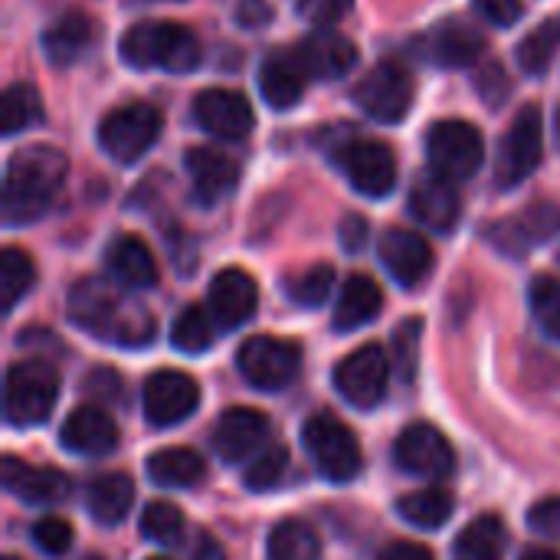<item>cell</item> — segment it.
Listing matches in <instances>:
<instances>
[{
	"label": "cell",
	"mask_w": 560,
	"mask_h": 560,
	"mask_svg": "<svg viewBox=\"0 0 560 560\" xmlns=\"http://www.w3.org/2000/svg\"><path fill=\"white\" fill-rule=\"evenodd\" d=\"M285 469H289V450L285 446H269V450L253 456V463L243 472V482H246L249 492H266L285 476Z\"/></svg>",
	"instance_id": "b9f144b4"
},
{
	"label": "cell",
	"mask_w": 560,
	"mask_h": 560,
	"mask_svg": "<svg viewBox=\"0 0 560 560\" xmlns=\"http://www.w3.org/2000/svg\"><path fill=\"white\" fill-rule=\"evenodd\" d=\"M210 315L197 305H187L184 312H177L174 325H171V345L184 354H203L213 341V328H210Z\"/></svg>",
	"instance_id": "74e56055"
},
{
	"label": "cell",
	"mask_w": 560,
	"mask_h": 560,
	"mask_svg": "<svg viewBox=\"0 0 560 560\" xmlns=\"http://www.w3.org/2000/svg\"><path fill=\"white\" fill-rule=\"evenodd\" d=\"M522 560H560L558 551H545V548H532V551H525Z\"/></svg>",
	"instance_id": "11a10c76"
},
{
	"label": "cell",
	"mask_w": 560,
	"mask_h": 560,
	"mask_svg": "<svg viewBox=\"0 0 560 560\" xmlns=\"http://www.w3.org/2000/svg\"><path fill=\"white\" fill-rule=\"evenodd\" d=\"M377 256H381V266L387 269V276L404 289L420 285L433 269V249L413 230H387L381 236Z\"/></svg>",
	"instance_id": "e0dca14e"
},
{
	"label": "cell",
	"mask_w": 560,
	"mask_h": 560,
	"mask_svg": "<svg viewBox=\"0 0 560 560\" xmlns=\"http://www.w3.org/2000/svg\"><path fill=\"white\" fill-rule=\"evenodd\" d=\"M236 20L246 26V30H259L272 20V7L269 0H240L236 3Z\"/></svg>",
	"instance_id": "f907efd6"
},
{
	"label": "cell",
	"mask_w": 560,
	"mask_h": 560,
	"mask_svg": "<svg viewBox=\"0 0 560 560\" xmlns=\"http://www.w3.org/2000/svg\"><path fill=\"white\" fill-rule=\"evenodd\" d=\"M105 266L112 272V279L125 289H151L158 282V259L148 249V243L141 236L121 233L112 240L108 253H105Z\"/></svg>",
	"instance_id": "484cf974"
},
{
	"label": "cell",
	"mask_w": 560,
	"mask_h": 560,
	"mask_svg": "<svg viewBox=\"0 0 560 560\" xmlns=\"http://www.w3.org/2000/svg\"><path fill=\"white\" fill-rule=\"evenodd\" d=\"M203 459L194 453V450H184V446H167V450H158L148 456L144 463V472L154 486L161 489H190L203 479Z\"/></svg>",
	"instance_id": "4dcf8cb0"
},
{
	"label": "cell",
	"mask_w": 560,
	"mask_h": 560,
	"mask_svg": "<svg viewBox=\"0 0 560 560\" xmlns=\"http://www.w3.org/2000/svg\"><path fill=\"white\" fill-rule=\"evenodd\" d=\"M161 135V112L148 102H131L112 108L98 125V144L118 164H135L151 151Z\"/></svg>",
	"instance_id": "52a82bcc"
},
{
	"label": "cell",
	"mask_w": 560,
	"mask_h": 560,
	"mask_svg": "<svg viewBox=\"0 0 560 560\" xmlns=\"http://www.w3.org/2000/svg\"><path fill=\"white\" fill-rule=\"evenodd\" d=\"M560 230V210L555 203H535L525 213L502 220L495 226H489V240L495 243V249L509 253V256H522L528 249H535L538 243L551 240Z\"/></svg>",
	"instance_id": "44dd1931"
},
{
	"label": "cell",
	"mask_w": 560,
	"mask_h": 560,
	"mask_svg": "<svg viewBox=\"0 0 560 560\" xmlns=\"http://www.w3.org/2000/svg\"><path fill=\"white\" fill-rule=\"evenodd\" d=\"M558 144H560V112H558Z\"/></svg>",
	"instance_id": "9f6ffc18"
},
{
	"label": "cell",
	"mask_w": 560,
	"mask_h": 560,
	"mask_svg": "<svg viewBox=\"0 0 560 560\" xmlns=\"http://www.w3.org/2000/svg\"><path fill=\"white\" fill-rule=\"evenodd\" d=\"M541 151H545V115L538 105H525L502 138V154L495 167L499 187L512 190L525 177H532L535 167L541 164Z\"/></svg>",
	"instance_id": "9c48e42d"
},
{
	"label": "cell",
	"mask_w": 560,
	"mask_h": 560,
	"mask_svg": "<svg viewBox=\"0 0 560 560\" xmlns=\"http://www.w3.org/2000/svg\"><path fill=\"white\" fill-rule=\"evenodd\" d=\"M187 174L194 184V200L200 207H213L220 203L240 180V167L230 154L217 151V148H190L187 158Z\"/></svg>",
	"instance_id": "7402d4cb"
},
{
	"label": "cell",
	"mask_w": 560,
	"mask_h": 560,
	"mask_svg": "<svg viewBox=\"0 0 560 560\" xmlns=\"http://www.w3.org/2000/svg\"><path fill=\"white\" fill-rule=\"evenodd\" d=\"M354 0H299V16L315 23V26H331L338 23Z\"/></svg>",
	"instance_id": "bcb514c9"
},
{
	"label": "cell",
	"mask_w": 560,
	"mask_h": 560,
	"mask_svg": "<svg viewBox=\"0 0 560 560\" xmlns=\"http://www.w3.org/2000/svg\"><path fill=\"white\" fill-rule=\"evenodd\" d=\"M427 158H430L433 174H440L453 184L469 180L482 167V158H486L482 131L463 118L436 121L427 135Z\"/></svg>",
	"instance_id": "8992f818"
},
{
	"label": "cell",
	"mask_w": 560,
	"mask_h": 560,
	"mask_svg": "<svg viewBox=\"0 0 560 560\" xmlns=\"http://www.w3.org/2000/svg\"><path fill=\"white\" fill-rule=\"evenodd\" d=\"M384 295L381 285L371 276H348V282L341 285V299L335 305V331H358L361 325L374 322L381 315Z\"/></svg>",
	"instance_id": "f1b7e54d"
},
{
	"label": "cell",
	"mask_w": 560,
	"mask_h": 560,
	"mask_svg": "<svg viewBox=\"0 0 560 560\" xmlns=\"http://www.w3.org/2000/svg\"><path fill=\"white\" fill-rule=\"evenodd\" d=\"M354 102L374 121H400L413 105V75L397 59H384L354 85Z\"/></svg>",
	"instance_id": "8fae6325"
},
{
	"label": "cell",
	"mask_w": 560,
	"mask_h": 560,
	"mask_svg": "<svg viewBox=\"0 0 560 560\" xmlns=\"http://www.w3.org/2000/svg\"><path fill=\"white\" fill-rule=\"evenodd\" d=\"M266 558L269 560H318L322 558V541L318 535L299 522V518H289V522H279L266 541Z\"/></svg>",
	"instance_id": "836d02e7"
},
{
	"label": "cell",
	"mask_w": 560,
	"mask_h": 560,
	"mask_svg": "<svg viewBox=\"0 0 560 560\" xmlns=\"http://www.w3.org/2000/svg\"><path fill=\"white\" fill-rule=\"evenodd\" d=\"M420 338H423V322L420 318H407L397 331H394V368L400 371V381H413L417 364H420Z\"/></svg>",
	"instance_id": "7bdbcfd3"
},
{
	"label": "cell",
	"mask_w": 560,
	"mask_h": 560,
	"mask_svg": "<svg viewBox=\"0 0 560 560\" xmlns=\"http://www.w3.org/2000/svg\"><path fill=\"white\" fill-rule=\"evenodd\" d=\"M528 528L541 538L560 541V495L535 502V509L528 512Z\"/></svg>",
	"instance_id": "f6af8a7d"
},
{
	"label": "cell",
	"mask_w": 560,
	"mask_h": 560,
	"mask_svg": "<svg viewBox=\"0 0 560 560\" xmlns=\"http://www.w3.org/2000/svg\"><path fill=\"white\" fill-rule=\"evenodd\" d=\"M207 308L220 331H236L259 308V285L246 269H220L207 289Z\"/></svg>",
	"instance_id": "9a60e30c"
},
{
	"label": "cell",
	"mask_w": 560,
	"mask_h": 560,
	"mask_svg": "<svg viewBox=\"0 0 560 560\" xmlns=\"http://www.w3.org/2000/svg\"><path fill=\"white\" fill-rule=\"evenodd\" d=\"M30 535H33V545L43 555H49V558H59V555H66L72 548V525L62 522V518H56V515L39 518Z\"/></svg>",
	"instance_id": "ee69618b"
},
{
	"label": "cell",
	"mask_w": 560,
	"mask_h": 560,
	"mask_svg": "<svg viewBox=\"0 0 560 560\" xmlns=\"http://www.w3.org/2000/svg\"><path fill=\"white\" fill-rule=\"evenodd\" d=\"M194 118L207 135L223 141H240L253 131V105L233 89H207L194 98Z\"/></svg>",
	"instance_id": "2e32d148"
},
{
	"label": "cell",
	"mask_w": 560,
	"mask_h": 560,
	"mask_svg": "<svg viewBox=\"0 0 560 560\" xmlns=\"http://www.w3.org/2000/svg\"><path fill=\"white\" fill-rule=\"evenodd\" d=\"M305 75L308 72L302 69L299 52L276 49L259 69V92L276 112H285V108L299 105V98L305 95Z\"/></svg>",
	"instance_id": "83f0119b"
},
{
	"label": "cell",
	"mask_w": 560,
	"mask_h": 560,
	"mask_svg": "<svg viewBox=\"0 0 560 560\" xmlns=\"http://www.w3.org/2000/svg\"><path fill=\"white\" fill-rule=\"evenodd\" d=\"M410 213L433 233H450L459 223L463 200L453 187V180L433 174L413 184L410 190Z\"/></svg>",
	"instance_id": "d4e9b609"
},
{
	"label": "cell",
	"mask_w": 560,
	"mask_h": 560,
	"mask_svg": "<svg viewBox=\"0 0 560 560\" xmlns=\"http://www.w3.org/2000/svg\"><path fill=\"white\" fill-rule=\"evenodd\" d=\"M377 560H433V555L423 548V545H413V541H394V545H387Z\"/></svg>",
	"instance_id": "f5cc1de1"
},
{
	"label": "cell",
	"mask_w": 560,
	"mask_h": 560,
	"mask_svg": "<svg viewBox=\"0 0 560 560\" xmlns=\"http://www.w3.org/2000/svg\"><path fill=\"white\" fill-rule=\"evenodd\" d=\"M66 312L72 325H79L85 335L121 345V348H141L154 338V318L141 302L125 299L112 282L105 279H82L69 289Z\"/></svg>",
	"instance_id": "6da1fadb"
},
{
	"label": "cell",
	"mask_w": 560,
	"mask_h": 560,
	"mask_svg": "<svg viewBox=\"0 0 560 560\" xmlns=\"http://www.w3.org/2000/svg\"><path fill=\"white\" fill-rule=\"evenodd\" d=\"M341 243H345L348 253H361L368 246V220L358 217V213L345 217L341 220Z\"/></svg>",
	"instance_id": "816d5d0a"
},
{
	"label": "cell",
	"mask_w": 560,
	"mask_h": 560,
	"mask_svg": "<svg viewBox=\"0 0 560 560\" xmlns=\"http://www.w3.org/2000/svg\"><path fill=\"white\" fill-rule=\"evenodd\" d=\"M121 59L135 69L190 72L203 59L200 36L174 20H141L121 36Z\"/></svg>",
	"instance_id": "3957f363"
},
{
	"label": "cell",
	"mask_w": 560,
	"mask_h": 560,
	"mask_svg": "<svg viewBox=\"0 0 560 560\" xmlns=\"http://www.w3.org/2000/svg\"><path fill=\"white\" fill-rule=\"evenodd\" d=\"M236 368L246 377V384H253L259 390H282L299 377L302 348L295 341H285V338L256 335L240 348Z\"/></svg>",
	"instance_id": "ba28073f"
},
{
	"label": "cell",
	"mask_w": 560,
	"mask_h": 560,
	"mask_svg": "<svg viewBox=\"0 0 560 560\" xmlns=\"http://www.w3.org/2000/svg\"><path fill=\"white\" fill-rule=\"evenodd\" d=\"M335 161L364 197H387L397 187V158L384 141L351 138L335 151Z\"/></svg>",
	"instance_id": "7c38bea8"
},
{
	"label": "cell",
	"mask_w": 560,
	"mask_h": 560,
	"mask_svg": "<svg viewBox=\"0 0 560 560\" xmlns=\"http://www.w3.org/2000/svg\"><path fill=\"white\" fill-rule=\"evenodd\" d=\"M66 154L49 148V144H33L23 148L10 158L7 164V180H3V217L7 223H33L39 220L52 197L66 184Z\"/></svg>",
	"instance_id": "7a4b0ae2"
},
{
	"label": "cell",
	"mask_w": 560,
	"mask_h": 560,
	"mask_svg": "<svg viewBox=\"0 0 560 560\" xmlns=\"http://www.w3.org/2000/svg\"><path fill=\"white\" fill-rule=\"evenodd\" d=\"M3 489L26 505H59L69 499L72 482L66 472L49 466H30L16 456L3 459Z\"/></svg>",
	"instance_id": "ffe728a7"
},
{
	"label": "cell",
	"mask_w": 560,
	"mask_h": 560,
	"mask_svg": "<svg viewBox=\"0 0 560 560\" xmlns=\"http://www.w3.org/2000/svg\"><path fill=\"white\" fill-rule=\"evenodd\" d=\"M59 400V374L46 361H20L3 381V417L10 427H39Z\"/></svg>",
	"instance_id": "5b68a950"
},
{
	"label": "cell",
	"mask_w": 560,
	"mask_h": 560,
	"mask_svg": "<svg viewBox=\"0 0 560 560\" xmlns=\"http://www.w3.org/2000/svg\"><path fill=\"white\" fill-rule=\"evenodd\" d=\"M197 407H200V387H197V381L190 374L164 368V371H154L144 381L141 410H144V420L151 427H158V430L177 427L187 417H194Z\"/></svg>",
	"instance_id": "4fadbf2b"
},
{
	"label": "cell",
	"mask_w": 560,
	"mask_h": 560,
	"mask_svg": "<svg viewBox=\"0 0 560 560\" xmlns=\"http://www.w3.org/2000/svg\"><path fill=\"white\" fill-rule=\"evenodd\" d=\"M141 535L158 545H177L184 535V515L171 502H151L141 512Z\"/></svg>",
	"instance_id": "60d3db41"
},
{
	"label": "cell",
	"mask_w": 560,
	"mask_h": 560,
	"mask_svg": "<svg viewBox=\"0 0 560 560\" xmlns=\"http://www.w3.org/2000/svg\"><path fill=\"white\" fill-rule=\"evenodd\" d=\"M33 282H36L33 259L23 249L7 246L3 256H0V299H3V312H13L16 302L33 289Z\"/></svg>",
	"instance_id": "d590c367"
},
{
	"label": "cell",
	"mask_w": 560,
	"mask_h": 560,
	"mask_svg": "<svg viewBox=\"0 0 560 560\" xmlns=\"http://www.w3.org/2000/svg\"><path fill=\"white\" fill-rule=\"evenodd\" d=\"M302 443H305V453L312 456L318 476L335 482V486L354 482L361 476V469H364L358 436L335 413L308 417L305 430H302Z\"/></svg>",
	"instance_id": "277c9868"
},
{
	"label": "cell",
	"mask_w": 560,
	"mask_h": 560,
	"mask_svg": "<svg viewBox=\"0 0 560 560\" xmlns=\"http://www.w3.org/2000/svg\"><path fill=\"white\" fill-rule=\"evenodd\" d=\"M85 390L95 397V400H105V404H115L118 397H121V381H118V374L115 371H92L89 374V381H85Z\"/></svg>",
	"instance_id": "c3c4849f"
},
{
	"label": "cell",
	"mask_w": 560,
	"mask_h": 560,
	"mask_svg": "<svg viewBox=\"0 0 560 560\" xmlns=\"http://www.w3.org/2000/svg\"><path fill=\"white\" fill-rule=\"evenodd\" d=\"M295 52H299L302 69L312 79H322V82H335V79L348 75L354 69V62H358V46L348 36L331 33V30L305 36Z\"/></svg>",
	"instance_id": "603a6c76"
},
{
	"label": "cell",
	"mask_w": 560,
	"mask_h": 560,
	"mask_svg": "<svg viewBox=\"0 0 560 560\" xmlns=\"http://www.w3.org/2000/svg\"><path fill=\"white\" fill-rule=\"evenodd\" d=\"M486 49V36L476 23L463 20V16H450L440 20L427 36H423V56L436 66H450V69H463L472 66Z\"/></svg>",
	"instance_id": "d6986e66"
},
{
	"label": "cell",
	"mask_w": 560,
	"mask_h": 560,
	"mask_svg": "<svg viewBox=\"0 0 560 560\" xmlns=\"http://www.w3.org/2000/svg\"><path fill=\"white\" fill-rule=\"evenodd\" d=\"M394 463L417 479H446L453 472V446L433 423H410L394 443Z\"/></svg>",
	"instance_id": "5bb4252c"
},
{
	"label": "cell",
	"mask_w": 560,
	"mask_h": 560,
	"mask_svg": "<svg viewBox=\"0 0 560 560\" xmlns=\"http://www.w3.org/2000/svg\"><path fill=\"white\" fill-rule=\"evenodd\" d=\"M59 443L75 456L98 459V456H108L118 446V430H115V420L105 410L79 407V410H72L66 417V423L59 430Z\"/></svg>",
	"instance_id": "cb8c5ba5"
},
{
	"label": "cell",
	"mask_w": 560,
	"mask_h": 560,
	"mask_svg": "<svg viewBox=\"0 0 560 560\" xmlns=\"http://www.w3.org/2000/svg\"><path fill=\"white\" fill-rule=\"evenodd\" d=\"M560 49V16L541 20L522 43H518V66L528 75H545Z\"/></svg>",
	"instance_id": "e575fe53"
},
{
	"label": "cell",
	"mask_w": 560,
	"mask_h": 560,
	"mask_svg": "<svg viewBox=\"0 0 560 560\" xmlns=\"http://www.w3.org/2000/svg\"><path fill=\"white\" fill-rule=\"evenodd\" d=\"M528 299H532V315L541 325V331L548 338L560 341V279H555V276H538L532 282Z\"/></svg>",
	"instance_id": "ab89813d"
},
{
	"label": "cell",
	"mask_w": 560,
	"mask_h": 560,
	"mask_svg": "<svg viewBox=\"0 0 560 560\" xmlns=\"http://www.w3.org/2000/svg\"><path fill=\"white\" fill-rule=\"evenodd\" d=\"M3 560H20V558H13V555H10V558H3Z\"/></svg>",
	"instance_id": "6f0895ef"
},
{
	"label": "cell",
	"mask_w": 560,
	"mask_h": 560,
	"mask_svg": "<svg viewBox=\"0 0 560 560\" xmlns=\"http://www.w3.org/2000/svg\"><path fill=\"white\" fill-rule=\"evenodd\" d=\"M476 10L495 26H512L522 16V0H476Z\"/></svg>",
	"instance_id": "7dc6e473"
},
{
	"label": "cell",
	"mask_w": 560,
	"mask_h": 560,
	"mask_svg": "<svg viewBox=\"0 0 560 560\" xmlns=\"http://www.w3.org/2000/svg\"><path fill=\"white\" fill-rule=\"evenodd\" d=\"M269 436V420L253 407H233L220 413L213 427V453L223 463H243L256 453H262V443Z\"/></svg>",
	"instance_id": "ac0fdd59"
},
{
	"label": "cell",
	"mask_w": 560,
	"mask_h": 560,
	"mask_svg": "<svg viewBox=\"0 0 560 560\" xmlns=\"http://www.w3.org/2000/svg\"><path fill=\"white\" fill-rule=\"evenodd\" d=\"M479 92L486 95L489 105H502V98L509 95V79L502 72V66H486L479 75Z\"/></svg>",
	"instance_id": "681fc988"
},
{
	"label": "cell",
	"mask_w": 560,
	"mask_h": 560,
	"mask_svg": "<svg viewBox=\"0 0 560 560\" xmlns=\"http://www.w3.org/2000/svg\"><path fill=\"white\" fill-rule=\"evenodd\" d=\"M390 387V358L381 345H364L351 351L335 368V390L354 410H374Z\"/></svg>",
	"instance_id": "30bf717a"
},
{
	"label": "cell",
	"mask_w": 560,
	"mask_h": 560,
	"mask_svg": "<svg viewBox=\"0 0 560 560\" xmlns=\"http://www.w3.org/2000/svg\"><path fill=\"white\" fill-rule=\"evenodd\" d=\"M95 39V20L82 10H66L43 33V52L56 66H72L89 52Z\"/></svg>",
	"instance_id": "4316f807"
},
{
	"label": "cell",
	"mask_w": 560,
	"mask_h": 560,
	"mask_svg": "<svg viewBox=\"0 0 560 560\" xmlns=\"http://www.w3.org/2000/svg\"><path fill=\"white\" fill-rule=\"evenodd\" d=\"M148 560H167V558H148Z\"/></svg>",
	"instance_id": "680465c9"
},
{
	"label": "cell",
	"mask_w": 560,
	"mask_h": 560,
	"mask_svg": "<svg viewBox=\"0 0 560 560\" xmlns=\"http://www.w3.org/2000/svg\"><path fill=\"white\" fill-rule=\"evenodd\" d=\"M331 289H335V269H331L328 262L308 266L305 272H299V276H292V279L285 282L289 299H292L295 305H302V308H318V305H325L328 295H331Z\"/></svg>",
	"instance_id": "f35d334b"
},
{
	"label": "cell",
	"mask_w": 560,
	"mask_h": 560,
	"mask_svg": "<svg viewBox=\"0 0 560 560\" xmlns=\"http://www.w3.org/2000/svg\"><path fill=\"white\" fill-rule=\"evenodd\" d=\"M135 502V482L125 472L95 476L85 489V509L98 525H118L128 518Z\"/></svg>",
	"instance_id": "f546056e"
},
{
	"label": "cell",
	"mask_w": 560,
	"mask_h": 560,
	"mask_svg": "<svg viewBox=\"0 0 560 560\" xmlns=\"http://www.w3.org/2000/svg\"><path fill=\"white\" fill-rule=\"evenodd\" d=\"M453 495L446 489H420V492H410V495H400L397 502V512L407 525L413 528H423V532H436L450 522L453 515Z\"/></svg>",
	"instance_id": "d6a6232c"
},
{
	"label": "cell",
	"mask_w": 560,
	"mask_h": 560,
	"mask_svg": "<svg viewBox=\"0 0 560 560\" xmlns=\"http://www.w3.org/2000/svg\"><path fill=\"white\" fill-rule=\"evenodd\" d=\"M43 118V102H39V92L26 82H13L7 92H3V115H0V125H3V135H16L30 125H36Z\"/></svg>",
	"instance_id": "8d00e7d4"
},
{
	"label": "cell",
	"mask_w": 560,
	"mask_h": 560,
	"mask_svg": "<svg viewBox=\"0 0 560 560\" xmlns=\"http://www.w3.org/2000/svg\"><path fill=\"white\" fill-rule=\"evenodd\" d=\"M194 560H226V555H223V548H220V541H217V538L203 535V538L197 541Z\"/></svg>",
	"instance_id": "db71d44e"
},
{
	"label": "cell",
	"mask_w": 560,
	"mask_h": 560,
	"mask_svg": "<svg viewBox=\"0 0 560 560\" xmlns=\"http://www.w3.org/2000/svg\"><path fill=\"white\" fill-rule=\"evenodd\" d=\"M453 560H505V525L495 515H479L469 522L456 545Z\"/></svg>",
	"instance_id": "1f68e13d"
}]
</instances>
